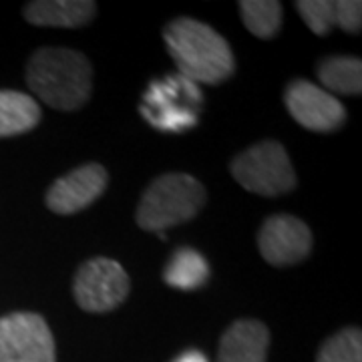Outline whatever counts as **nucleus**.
Listing matches in <instances>:
<instances>
[{
	"instance_id": "1",
	"label": "nucleus",
	"mask_w": 362,
	"mask_h": 362,
	"mask_svg": "<svg viewBox=\"0 0 362 362\" xmlns=\"http://www.w3.org/2000/svg\"><path fill=\"white\" fill-rule=\"evenodd\" d=\"M163 40L181 77L195 85H220L235 71L228 40L202 21L187 16L171 21L163 30Z\"/></svg>"
},
{
	"instance_id": "2",
	"label": "nucleus",
	"mask_w": 362,
	"mask_h": 362,
	"mask_svg": "<svg viewBox=\"0 0 362 362\" xmlns=\"http://www.w3.org/2000/svg\"><path fill=\"white\" fill-rule=\"evenodd\" d=\"M26 85L52 109L78 111L93 93V66L83 52L42 47L28 59Z\"/></svg>"
},
{
	"instance_id": "3",
	"label": "nucleus",
	"mask_w": 362,
	"mask_h": 362,
	"mask_svg": "<svg viewBox=\"0 0 362 362\" xmlns=\"http://www.w3.org/2000/svg\"><path fill=\"white\" fill-rule=\"evenodd\" d=\"M206 187L189 173H163L149 183L137 207V226L145 232L163 233L189 221L206 206Z\"/></svg>"
},
{
	"instance_id": "4",
	"label": "nucleus",
	"mask_w": 362,
	"mask_h": 362,
	"mask_svg": "<svg viewBox=\"0 0 362 362\" xmlns=\"http://www.w3.org/2000/svg\"><path fill=\"white\" fill-rule=\"evenodd\" d=\"M232 175L244 189L264 197L288 194L298 183L288 151L278 141H259L233 157Z\"/></svg>"
},
{
	"instance_id": "5",
	"label": "nucleus",
	"mask_w": 362,
	"mask_h": 362,
	"mask_svg": "<svg viewBox=\"0 0 362 362\" xmlns=\"http://www.w3.org/2000/svg\"><path fill=\"white\" fill-rule=\"evenodd\" d=\"M204 95L189 78L165 77L149 85L139 107L141 115L159 131L181 133L197 125Z\"/></svg>"
},
{
	"instance_id": "6",
	"label": "nucleus",
	"mask_w": 362,
	"mask_h": 362,
	"mask_svg": "<svg viewBox=\"0 0 362 362\" xmlns=\"http://www.w3.org/2000/svg\"><path fill=\"white\" fill-rule=\"evenodd\" d=\"M131 282L123 266L109 258L85 262L75 274L73 296L78 308L90 314H105L129 296Z\"/></svg>"
},
{
	"instance_id": "7",
	"label": "nucleus",
	"mask_w": 362,
	"mask_h": 362,
	"mask_svg": "<svg viewBox=\"0 0 362 362\" xmlns=\"http://www.w3.org/2000/svg\"><path fill=\"white\" fill-rule=\"evenodd\" d=\"M0 362H57L54 338L37 312H11L0 318Z\"/></svg>"
},
{
	"instance_id": "8",
	"label": "nucleus",
	"mask_w": 362,
	"mask_h": 362,
	"mask_svg": "<svg viewBox=\"0 0 362 362\" xmlns=\"http://www.w3.org/2000/svg\"><path fill=\"white\" fill-rule=\"evenodd\" d=\"M288 113L304 129L316 133H332L346 121V109L334 95L310 81H292L284 93Z\"/></svg>"
},
{
	"instance_id": "9",
	"label": "nucleus",
	"mask_w": 362,
	"mask_h": 362,
	"mask_svg": "<svg viewBox=\"0 0 362 362\" xmlns=\"http://www.w3.org/2000/svg\"><path fill=\"white\" fill-rule=\"evenodd\" d=\"M258 247L262 258L270 266H296L310 256L312 232L296 216L278 214L262 223L258 232Z\"/></svg>"
},
{
	"instance_id": "10",
	"label": "nucleus",
	"mask_w": 362,
	"mask_h": 362,
	"mask_svg": "<svg viewBox=\"0 0 362 362\" xmlns=\"http://www.w3.org/2000/svg\"><path fill=\"white\" fill-rule=\"evenodd\" d=\"M109 183L107 169L87 163L57 180L47 192V207L59 216H73L97 202Z\"/></svg>"
},
{
	"instance_id": "11",
	"label": "nucleus",
	"mask_w": 362,
	"mask_h": 362,
	"mask_svg": "<svg viewBox=\"0 0 362 362\" xmlns=\"http://www.w3.org/2000/svg\"><path fill=\"white\" fill-rule=\"evenodd\" d=\"M298 14L314 35H328L334 26L358 35L362 28V2L358 0H298Z\"/></svg>"
},
{
	"instance_id": "12",
	"label": "nucleus",
	"mask_w": 362,
	"mask_h": 362,
	"mask_svg": "<svg viewBox=\"0 0 362 362\" xmlns=\"http://www.w3.org/2000/svg\"><path fill=\"white\" fill-rule=\"evenodd\" d=\"M270 330L259 320L244 318L233 322L220 340L218 362H266Z\"/></svg>"
},
{
	"instance_id": "13",
	"label": "nucleus",
	"mask_w": 362,
	"mask_h": 362,
	"mask_svg": "<svg viewBox=\"0 0 362 362\" xmlns=\"http://www.w3.org/2000/svg\"><path fill=\"white\" fill-rule=\"evenodd\" d=\"M97 14L90 0H35L25 6V18L35 26L78 28L87 26Z\"/></svg>"
},
{
	"instance_id": "14",
	"label": "nucleus",
	"mask_w": 362,
	"mask_h": 362,
	"mask_svg": "<svg viewBox=\"0 0 362 362\" xmlns=\"http://www.w3.org/2000/svg\"><path fill=\"white\" fill-rule=\"evenodd\" d=\"M39 103L21 90H0V139L14 137L39 125Z\"/></svg>"
},
{
	"instance_id": "15",
	"label": "nucleus",
	"mask_w": 362,
	"mask_h": 362,
	"mask_svg": "<svg viewBox=\"0 0 362 362\" xmlns=\"http://www.w3.org/2000/svg\"><path fill=\"white\" fill-rule=\"evenodd\" d=\"M316 75L330 95H361L362 61L356 57H328L318 63Z\"/></svg>"
},
{
	"instance_id": "16",
	"label": "nucleus",
	"mask_w": 362,
	"mask_h": 362,
	"mask_svg": "<svg viewBox=\"0 0 362 362\" xmlns=\"http://www.w3.org/2000/svg\"><path fill=\"white\" fill-rule=\"evenodd\" d=\"M163 280L177 290H197L209 280V264L194 247H180L169 258Z\"/></svg>"
},
{
	"instance_id": "17",
	"label": "nucleus",
	"mask_w": 362,
	"mask_h": 362,
	"mask_svg": "<svg viewBox=\"0 0 362 362\" xmlns=\"http://www.w3.org/2000/svg\"><path fill=\"white\" fill-rule=\"evenodd\" d=\"M240 14L246 28L258 39H272L278 35L284 8L278 0H244L240 2Z\"/></svg>"
},
{
	"instance_id": "18",
	"label": "nucleus",
	"mask_w": 362,
	"mask_h": 362,
	"mask_svg": "<svg viewBox=\"0 0 362 362\" xmlns=\"http://www.w3.org/2000/svg\"><path fill=\"white\" fill-rule=\"evenodd\" d=\"M316 362H362L361 328H344L324 340Z\"/></svg>"
},
{
	"instance_id": "19",
	"label": "nucleus",
	"mask_w": 362,
	"mask_h": 362,
	"mask_svg": "<svg viewBox=\"0 0 362 362\" xmlns=\"http://www.w3.org/2000/svg\"><path fill=\"white\" fill-rule=\"evenodd\" d=\"M173 362H209L207 361V356L204 352H199V350H185L183 354H180L177 358Z\"/></svg>"
}]
</instances>
